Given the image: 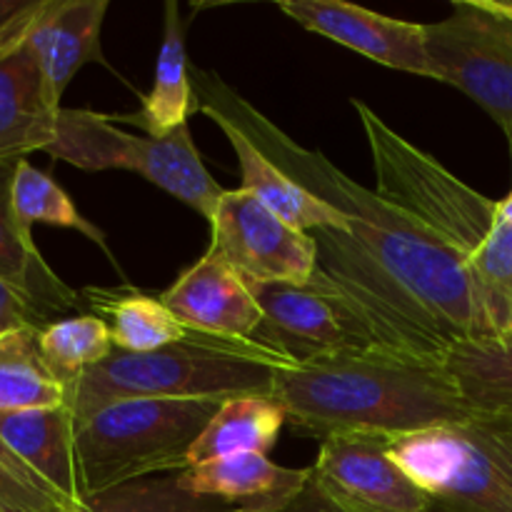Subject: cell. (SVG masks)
<instances>
[{
  "mask_svg": "<svg viewBox=\"0 0 512 512\" xmlns=\"http://www.w3.org/2000/svg\"><path fill=\"white\" fill-rule=\"evenodd\" d=\"M190 78L195 110L238 125L283 173L348 218V230L310 233L318 260L308 288L335 305L365 348L443 363L463 340L500 338L478 280L420 220L283 133L218 73L190 68Z\"/></svg>",
  "mask_w": 512,
  "mask_h": 512,
  "instance_id": "1",
  "label": "cell"
},
{
  "mask_svg": "<svg viewBox=\"0 0 512 512\" xmlns=\"http://www.w3.org/2000/svg\"><path fill=\"white\" fill-rule=\"evenodd\" d=\"M275 395L290 428L320 443L340 433L403 438L473 418L443 363L375 348L278 370Z\"/></svg>",
  "mask_w": 512,
  "mask_h": 512,
  "instance_id": "2",
  "label": "cell"
},
{
  "mask_svg": "<svg viewBox=\"0 0 512 512\" xmlns=\"http://www.w3.org/2000/svg\"><path fill=\"white\" fill-rule=\"evenodd\" d=\"M373 155L378 193L453 250L488 295L500 335H512V228L490 200L405 140L368 103L350 100Z\"/></svg>",
  "mask_w": 512,
  "mask_h": 512,
  "instance_id": "3",
  "label": "cell"
},
{
  "mask_svg": "<svg viewBox=\"0 0 512 512\" xmlns=\"http://www.w3.org/2000/svg\"><path fill=\"white\" fill-rule=\"evenodd\" d=\"M295 368L253 340L188 330L183 340L153 353L115 348L68 388L73 423L118 400H230L275 393L278 370Z\"/></svg>",
  "mask_w": 512,
  "mask_h": 512,
  "instance_id": "4",
  "label": "cell"
},
{
  "mask_svg": "<svg viewBox=\"0 0 512 512\" xmlns=\"http://www.w3.org/2000/svg\"><path fill=\"white\" fill-rule=\"evenodd\" d=\"M220 400H118L75 423L80 490L100 493L150 475L180 473Z\"/></svg>",
  "mask_w": 512,
  "mask_h": 512,
  "instance_id": "5",
  "label": "cell"
},
{
  "mask_svg": "<svg viewBox=\"0 0 512 512\" xmlns=\"http://www.w3.org/2000/svg\"><path fill=\"white\" fill-rule=\"evenodd\" d=\"M45 153L80 170L138 173L208 223L225 193L205 168L188 125L165 138H148L125 133L105 113L60 108L55 138Z\"/></svg>",
  "mask_w": 512,
  "mask_h": 512,
  "instance_id": "6",
  "label": "cell"
},
{
  "mask_svg": "<svg viewBox=\"0 0 512 512\" xmlns=\"http://www.w3.org/2000/svg\"><path fill=\"white\" fill-rule=\"evenodd\" d=\"M390 453L430 495L428 512H512V445L493 418L393 438Z\"/></svg>",
  "mask_w": 512,
  "mask_h": 512,
  "instance_id": "7",
  "label": "cell"
},
{
  "mask_svg": "<svg viewBox=\"0 0 512 512\" xmlns=\"http://www.w3.org/2000/svg\"><path fill=\"white\" fill-rule=\"evenodd\" d=\"M433 80L480 105L512 143V10L505 0H455L453 13L425 25Z\"/></svg>",
  "mask_w": 512,
  "mask_h": 512,
  "instance_id": "8",
  "label": "cell"
},
{
  "mask_svg": "<svg viewBox=\"0 0 512 512\" xmlns=\"http://www.w3.org/2000/svg\"><path fill=\"white\" fill-rule=\"evenodd\" d=\"M210 250L248 283L305 285L313 280L318 248L313 235L293 228L248 190H225L210 220Z\"/></svg>",
  "mask_w": 512,
  "mask_h": 512,
  "instance_id": "9",
  "label": "cell"
},
{
  "mask_svg": "<svg viewBox=\"0 0 512 512\" xmlns=\"http://www.w3.org/2000/svg\"><path fill=\"white\" fill-rule=\"evenodd\" d=\"M388 435L340 433L320 443L310 480L345 512H428L430 495L390 453Z\"/></svg>",
  "mask_w": 512,
  "mask_h": 512,
  "instance_id": "10",
  "label": "cell"
},
{
  "mask_svg": "<svg viewBox=\"0 0 512 512\" xmlns=\"http://www.w3.org/2000/svg\"><path fill=\"white\" fill-rule=\"evenodd\" d=\"M278 8L303 28L345 45L373 63L433 80L425 50V23L390 18L343 0H280Z\"/></svg>",
  "mask_w": 512,
  "mask_h": 512,
  "instance_id": "11",
  "label": "cell"
},
{
  "mask_svg": "<svg viewBox=\"0 0 512 512\" xmlns=\"http://www.w3.org/2000/svg\"><path fill=\"white\" fill-rule=\"evenodd\" d=\"M250 288L263 310V320L250 340L278 353L288 363L305 365L365 348L335 305L308 285L250 283Z\"/></svg>",
  "mask_w": 512,
  "mask_h": 512,
  "instance_id": "12",
  "label": "cell"
},
{
  "mask_svg": "<svg viewBox=\"0 0 512 512\" xmlns=\"http://www.w3.org/2000/svg\"><path fill=\"white\" fill-rule=\"evenodd\" d=\"M160 300L188 330L220 338L250 340L263 320L248 280L210 248Z\"/></svg>",
  "mask_w": 512,
  "mask_h": 512,
  "instance_id": "13",
  "label": "cell"
},
{
  "mask_svg": "<svg viewBox=\"0 0 512 512\" xmlns=\"http://www.w3.org/2000/svg\"><path fill=\"white\" fill-rule=\"evenodd\" d=\"M108 5V0H45L28 43L55 108H63L65 88L83 65L105 63L100 30Z\"/></svg>",
  "mask_w": 512,
  "mask_h": 512,
  "instance_id": "14",
  "label": "cell"
},
{
  "mask_svg": "<svg viewBox=\"0 0 512 512\" xmlns=\"http://www.w3.org/2000/svg\"><path fill=\"white\" fill-rule=\"evenodd\" d=\"M60 108L50 103L45 80L30 43L0 58V160H25L48 150Z\"/></svg>",
  "mask_w": 512,
  "mask_h": 512,
  "instance_id": "15",
  "label": "cell"
},
{
  "mask_svg": "<svg viewBox=\"0 0 512 512\" xmlns=\"http://www.w3.org/2000/svg\"><path fill=\"white\" fill-rule=\"evenodd\" d=\"M203 115H208L223 135L228 138L230 148H233L235 158L240 165V178L243 185L240 188L248 190L258 203H263L265 208L273 210L278 218H283L285 223H290L293 228L305 230V233H313L320 228H340L348 230L350 223L340 210H335L333 205H328L325 200L315 198L313 193L303 188V185L295 183L288 173L278 168L243 130L235 123H230L228 118H223L215 110H200Z\"/></svg>",
  "mask_w": 512,
  "mask_h": 512,
  "instance_id": "16",
  "label": "cell"
},
{
  "mask_svg": "<svg viewBox=\"0 0 512 512\" xmlns=\"http://www.w3.org/2000/svg\"><path fill=\"white\" fill-rule=\"evenodd\" d=\"M180 480L193 493L223 500L235 510H270L308 485L310 468H283L268 455L243 453L180 470Z\"/></svg>",
  "mask_w": 512,
  "mask_h": 512,
  "instance_id": "17",
  "label": "cell"
},
{
  "mask_svg": "<svg viewBox=\"0 0 512 512\" xmlns=\"http://www.w3.org/2000/svg\"><path fill=\"white\" fill-rule=\"evenodd\" d=\"M18 163V160H15ZM13 160H0V280L28 295L53 323L60 315L85 308L83 293L58 278L33 243V230L25 228L13 210Z\"/></svg>",
  "mask_w": 512,
  "mask_h": 512,
  "instance_id": "18",
  "label": "cell"
},
{
  "mask_svg": "<svg viewBox=\"0 0 512 512\" xmlns=\"http://www.w3.org/2000/svg\"><path fill=\"white\" fill-rule=\"evenodd\" d=\"M0 438L70 503L83 500L75 460V423L68 405L0 413Z\"/></svg>",
  "mask_w": 512,
  "mask_h": 512,
  "instance_id": "19",
  "label": "cell"
},
{
  "mask_svg": "<svg viewBox=\"0 0 512 512\" xmlns=\"http://www.w3.org/2000/svg\"><path fill=\"white\" fill-rule=\"evenodd\" d=\"M190 113H195V90L188 53H185V28L178 3L168 0L163 8V43L155 60L150 93L135 113H120L110 118L135 125L148 138H165L188 125Z\"/></svg>",
  "mask_w": 512,
  "mask_h": 512,
  "instance_id": "20",
  "label": "cell"
},
{
  "mask_svg": "<svg viewBox=\"0 0 512 512\" xmlns=\"http://www.w3.org/2000/svg\"><path fill=\"white\" fill-rule=\"evenodd\" d=\"M288 423L285 405L275 393L238 395L223 400L188 455V468L230 455H268Z\"/></svg>",
  "mask_w": 512,
  "mask_h": 512,
  "instance_id": "21",
  "label": "cell"
},
{
  "mask_svg": "<svg viewBox=\"0 0 512 512\" xmlns=\"http://www.w3.org/2000/svg\"><path fill=\"white\" fill-rule=\"evenodd\" d=\"M80 293L85 308L108 323L113 345L125 353H153L188 335L160 295L118 288H85Z\"/></svg>",
  "mask_w": 512,
  "mask_h": 512,
  "instance_id": "22",
  "label": "cell"
},
{
  "mask_svg": "<svg viewBox=\"0 0 512 512\" xmlns=\"http://www.w3.org/2000/svg\"><path fill=\"white\" fill-rule=\"evenodd\" d=\"M443 365L473 415L512 420V335L463 340Z\"/></svg>",
  "mask_w": 512,
  "mask_h": 512,
  "instance_id": "23",
  "label": "cell"
},
{
  "mask_svg": "<svg viewBox=\"0 0 512 512\" xmlns=\"http://www.w3.org/2000/svg\"><path fill=\"white\" fill-rule=\"evenodd\" d=\"M38 330L20 328L0 335V413L68 403V390L40 355Z\"/></svg>",
  "mask_w": 512,
  "mask_h": 512,
  "instance_id": "24",
  "label": "cell"
},
{
  "mask_svg": "<svg viewBox=\"0 0 512 512\" xmlns=\"http://www.w3.org/2000/svg\"><path fill=\"white\" fill-rule=\"evenodd\" d=\"M40 355L50 373L65 385V390L88 368L103 363L115 350L110 328L95 313L65 315L38 330Z\"/></svg>",
  "mask_w": 512,
  "mask_h": 512,
  "instance_id": "25",
  "label": "cell"
},
{
  "mask_svg": "<svg viewBox=\"0 0 512 512\" xmlns=\"http://www.w3.org/2000/svg\"><path fill=\"white\" fill-rule=\"evenodd\" d=\"M228 503L188 490L180 473L150 475L85 495L70 512H233Z\"/></svg>",
  "mask_w": 512,
  "mask_h": 512,
  "instance_id": "26",
  "label": "cell"
},
{
  "mask_svg": "<svg viewBox=\"0 0 512 512\" xmlns=\"http://www.w3.org/2000/svg\"><path fill=\"white\" fill-rule=\"evenodd\" d=\"M13 210L18 215L20 223L28 230H33L35 223L53 225V228H68L78 230L88 240L108 253V243H105V233L85 220L78 213L70 195L50 178L48 173L38 170L35 165L28 163V158L15 163L13 173ZM110 255V253H108Z\"/></svg>",
  "mask_w": 512,
  "mask_h": 512,
  "instance_id": "27",
  "label": "cell"
},
{
  "mask_svg": "<svg viewBox=\"0 0 512 512\" xmlns=\"http://www.w3.org/2000/svg\"><path fill=\"white\" fill-rule=\"evenodd\" d=\"M75 505L33 473L0 438V512H70Z\"/></svg>",
  "mask_w": 512,
  "mask_h": 512,
  "instance_id": "28",
  "label": "cell"
},
{
  "mask_svg": "<svg viewBox=\"0 0 512 512\" xmlns=\"http://www.w3.org/2000/svg\"><path fill=\"white\" fill-rule=\"evenodd\" d=\"M45 0H0V58L25 43Z\"/></svg>",
  "mask_w": 512,
  "mask_h": 512,
  "instance_id": "29",
  "label": "cell"
},
{
  "mask_svg": "<svg viewBox=\"0 0 512 512\" xmlns=\"http://www.w3.org/2000/svg\"><path fill=\"white\" fill-rule=\"evenodd\" d=\"M50 320L25 293L0 280V335L20 328H43Z\"/></svg>",
  "mask_w": 512,
  "mask_h": 512,
  "instance_id": "30",
  "label": "cell"
},
{
  "mask_svg": "<svg viewBox=\"0 0 512 512\" xmlns=\"http://www.w3.org/2000/svg\"><path fill=\"white\" fill-rule=\"evenodd\" d=\"M233 512H345L343 508L333 503L313 480H308L303 490L295 495L293 500H288L285 505H278V508L270 510H233Z\"/></svg>",
  "mask_w": 512,
  "mask_h": 512,
  "instance_id": "31",
  "label": "cell"
},
{
  "mask_svg": "<svg viewBox=\"0 0 512 512\" xmlns=\"http://www.w3.org/2000/svg\"><path fill=\"white\" fill-rule=\"evenodd\" d=\"M498 213H500V218H503L505 223L512 228V190L505 195L503 200H498Z\"/></svg>",
  "mask_w": 512,
  "mask_h": 512,
  "instance_id": "32",
  "label": "cell"
},
{
  "mask_svg": "<svg viewBox=\"0 0 512 512\" xmlns=\"http://www.w3.org/2000/svg\"><path fill=\"white\" fill-rule=\"evenodd\" d=\"M493 420L495 425H498L500 433H503V438L512 445V420H505V418H493Z\"/></svg>",
  "mask_w": 512,
  "mask_h": 512,
  "instance_id": "33",
  "label": "cell"
},
{
  "mask_svg": "<svg viewBox=\"0 0 512 512\" xmlns=\"http://www.w3.org/2000/svg\"><path fill=\"white\" fill-rule=\"evenodd\" d=\"M505 3H508V0H505ZM508 8L512 10V0H510V3H508Z\"/></svg>",
  "mask_w": 512,
  "mask_h": 512,
  "instance_id": "34",
  "label": "cell"
},
{
  "mask_svg": "<svg viewBox=\"0 0 512 512\" xmlns=\"http://www.w3.org/2000/svg\"><path fill=\"white\" fill-rule=\"evenodd\" d=\"M510 150H512V143H510Z\"/></svg>",
  "mask_w": 512,
  "mask_h": 512,
  "instance_id": "35",
  "label": "cell"
}]
</instances>
